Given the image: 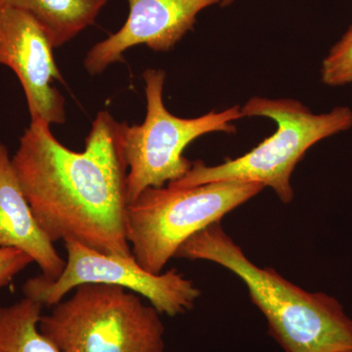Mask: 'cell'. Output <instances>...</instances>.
Instances as JSON below:
<instances>
[{"label":"cell","instance_id":"cell-1","mask_svg":"<svg viewBox=\"0 0 352 352\" xmlns=\"http://www.w3.org/2000/svg\"><path fill=\"white\" fill-rule=\"evenodd\" d=\"M11 159L32 212L53 243L74 240L104 254L133 256L122 122L101 111L85 150L75 152L57 140L50 124L31 122Z\"/></svg>","mask_w":352,"mask_h":352},{"label":"cell","instance_id":"cell-2","mask_svg":"<svg viewBox=\"0 0 352 352\" xmlns=\"http://www.w3.org/2000/svg\"><path fill=\"white\" fill-rule=\"evenodd\" d=\"M175 258L210 261L240 278L285 352H352V319L342 303L327 294L300 288L274 268L252 263L221 221L185 241Z\"/></svg>","mask_w":352,"mask_h":352},{"label":"cell","instance_id":"cell-3","mask_svg":"<svg viewBox=\"0 0 352 352\" xmlns=\"http://www.w3.org/2000/svg\"><path fill=\"white\" fill-rule=\"evenodd\" d=\"M241 113L243 118L274 120L276 132L247 154L226 159L217 166L193 162L186 175L168 186L185 188L219 182H256L264 188L270 187L282 203L288 205L294 199L292 175L305 153L319 141L352 126L351 108L314 113L302 102L293 99L252 97L241 107Z\"/></svg>","mask_w":352,"mask_h":352},{"label":"cell","instance_id":"cell-4","mask_svg":"<svg viewBox=\"0 0 352 352\" xmlns=\"http://www.w3.org/2000/svg\"><path fill=\"white\" fill-rule=\"evenodd\" d=\"M41 333L60 352H164L161 314L142 296L117 286L85 284L51 307Z\"/></svg>","mask_w":352,"mask_h":352},{"label":"cell","instance_id":"cell-5","mask_svg":"<svg viewBox=\"0 0 352 352\" xmlns=\"http://www.w3.org/2000/svg\"><path fill=\"white\" fill-rule=\"evenodd\" d=\"M264 189L256 182H219L146 189L129 204L127 240L144 270L161 274L180 245Z\"/></svg>","mask_w":352,"mask_h":352},{"label":"cell","instance_id":"cell-6","mask_svg":"<svg viewBox=\"0 0 352 352\" xmlns=\"http://www.w3.org/2000/svg\"><path fill=\"white\" fill-rule=\"evenodd\" d=\"M145 82L147 113L141 124L122 122V150L127 164L129 204L146 189L166 186L186 175L193 162L183 152L197 138L212 132L235 133L234 120L242 119L240 106L221 112L182 119L168 112L164 104L166 72L147 69Z\"/></svg>","mask_w":352,"mask_h":352},{"label":"cell","instance_id":"cell-7","mask_svg":"<svg viewBox=\"0 0 352 352\" xmlns=\"http://www.w3.org/2000/svg\"><path fill=\"white\" fill-rule=\"evenodd\" d=\"M66 265L61 275L51 280L43 275L30 278L23 285L25 298L43 307L62 302L69 292L85 284L120 287L142 296L161 315L173 317L187 314L195 307L201 289L192 280L175 270L153 274L134 256L104 254L76 242L64 241Z\"/></svg>","mask_w":352,"mask_h":352},{"label":"cell","instance_id":"cell-8","mask_svg":"<svg viewBox=\"0 0 352 352\" xmlns=\"http://www.w3.org/2000/svg\"><path fill=\"white\" fill-rule=\"evenodd\" d=\"M50 36L31 15L0 3V64L12 69L24 89L31 122H66L65 98L53 85L63 76Z\"/></svg>","mask_w":352,"mask_h":352},{"label":"cell","instance_id":"cell-9","mask_svg":"<svg viewBox=\"0 0 352 352\" xmlns=\"http://www.w3.org/2000/svg\"><path fill=\"white\" fill-rule=\"evenodd\" d=\"M129 12L115 34L95 44L85 58L90 75H99L109 66L124 61L129 48L144 45L157 52L173 50L193 30L197 16L222 0H126Z\"/></svg>","mask_w":352,"mask_h":352},{"label":"cell","instance_id":"cell-10","mask_svg":"<svg viewBox=\"0 0 352 352\" xmlns=\"http://www.w3.org/2000/svg\"><path fill=\"white\" fill-rule=\"evenodd\" d=\"M0 248H13L29 254L41 275L54 280L66 261L39 226L14 170L8 148L0 142Z\"/></svg>","mask_w":352,"mask_h":352},{"label":"cell","instance_id":"cell-11","mask_svg":"<svg viewBox=\"0 0 352 352\" xmlns=\"http://www.w3.org/2000/svg\"><path fill=\"white\" fill-rule=\"evenodd\" d=\"M110 0H0L4 6L31 15L50 36L54 48L94 25Z\"/></svg>","mask_w":352,"mask_h":352},{"label":"cell","instance_id":"cell-12","mask_svg":"<svg viewBox=\"0 0 352 352\" xmlns=\"http://www.w3.org/2000/svg\"><path fill=\"white\" fill-rule=\"evenodd\" d=\"M43 305L29 298L0 305V352H60L41 333Z\"/></svg>","mask_w":352,"mask_h":352},{"label":"cell","instance_id":"cell-13","mask_svg":"<svg viewBox=\"0 0 352 352\" xmlns=\"http://www.w3.org/2000/svg\"><path fill=\"white\" fill-rule=\"evenodd\" d=\"M320 74L329 87L352 85V25L322 62Z\"/></svg>","mask_w":352,"mask_h":352},{"label":"cell","instance_id":"cell-14","mask_svg":"<svg viewBox=\"0 0 352 352\" xmlns=\"http://www.w3.org/2000/svg\"><path fill=\"white\" fill-rule=\"evenodd\" d=\"M32 263L34 261L25 252L13 248H0V289L10 284Z\"/></svg>","mask_w":352,"mask_h":352},{"label":"cell","instance_id":"cell-15","mask_svg":"<svg viewBox=\"0 0 352 352\" xmlns=\"http://www.w3.org/2000/svg\"><path fill=\"white\" fill-rule=\"evenodd\" d=\"M235 1V0H222L221 3H220V6L222 7H226L230 6L231 3H233V2Z\"/></svg>","mask_w":352,"mask_h":352}]
</instances>
